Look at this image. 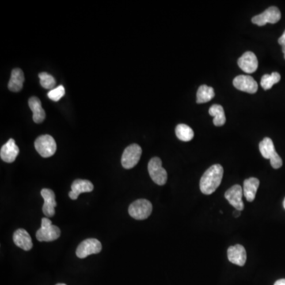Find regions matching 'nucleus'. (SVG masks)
<instances>
[{
    "mask_svg": "<svg viewBox=\"0 0 285 285\" xmlns=\"http://www.w3.org/2000/svg\"><path fill=\"white\" fill-rule=\"evenodd\" d=\"M224 168L220 164H215L204 172L200 180V188L202 194L211 195L215 192L222 182Z\"/></svg>",
    "mask_w": 285,
    "mask_h": 285,
    "instance_id": "f257e3e1",
    "label": "nucleus"
},
{
    "mask_svg": "<svg viewBox=\"0 0 285 285\" xmlns=\"http://www.w3.org/2000/svg\"><path fill=\"white\" fill-rule=\"evenodd\" d=\"M259 150L263 158L270 160V164L274 169H279L283 165L282 158L276 152L275 146L272 140L266 137L259 144Z\"/></svg>",
    "mask_w": 285,
    "mask_h": 285,
    "instance_id": "f03ea898",
    "label": "nucleus"
},
{
    "mask_svg": "<svg viewBox=\"0 0 285 285\" xmlns=\"http://www.w3.org/2000/svg\"><path fill=\"white\" fill-rule=\"evenodd\" d=\"M61 232L58 226L52 224L48 218H43L42 220V226L36 232V240L40 242L55 241L59 238Z\"/></svg>",
    "mask_w": 285,
    "mask_h": 285,
    "instance_id": "7ed1b4c3",
    "label": "nucleus"
},
{
    "mask_svg": "<svg viewBox=\"0 0 285 285\" xmlns=\"http://www.w3.org/2000/svg\"><path fill=\"white\" fill-rule=\"evenodd\" d=\"M152 212V204L148 200H137L128 208L130 215L137 220H146L150 216Z\"/></svg>",
    "mask_w": 285,
    "mask_h": 285,
    "instance_id": "20e7f679",
    "label": "nucleus"
},
{
    "mask_svg": "<svg viewBox=\"0 0 285 285\" xmlns=\"http://www.w3.org/2000/svg\"><path fill=\"white\" fill-rule=\"evenodd\" d=\"M35 149L43 158H48L56 152V144L54 137L50 135H42L34 142Z\"/></svg>",
    "mask_w": 285,
    "mask_h": 285,
    "instance_id": "39448f33",
    "label": "nucleus"
},
{
    "mask_svg": "<svg viewBox=\"0 0 285 285\" xmlns=\"http://www.w3.org/2000/svg\"><path fill=\"white\" fill-rule=\"evenodd\" d=\"M148 173L152 180L158 186H164L168 180V172L162 166V160L158 157L152 158L149 161Z\"/></svg>",
    "mask_w": 285,
    "mask_h": 285,
    "instance_id": "423d86ee",
    "label": "nucleus"
},
{
    "mask_svg": "<svg viewBox=\"0 0 285 285\" xmlns=\"http://www.w3.org/2000/svg\"><path fill=\"white\" fill-rule=\"evenodd\" d=\"M142 148L136 144L130 145L124 150L122 157V165L124 169H132L137 165L140 160Z\"/></svg>",
    "mask_w": 285,
    "mask_h": 285,
    "instance_id": "0eeeda50",
    "label": "nucleus"
},
{
    "mask_svg": "<svg viewBox=\"0 0 285 285\" xmlns=\"http://www.w3.org/2000/svg\"><path fill=\"white\" fill-rule=\"evenodd\" d=\"M282 18V13L276 6H270L263 13L254 16L252 18V22L259 26H263L267 23L275 24Z\"/></svg>",
    "mask_w": 285,
    "mask_h": 285,
    "instance_id": "6e6552de",
    "label": "nucleus"
},
{
    "mask_svg": "<svg viewBox=\"0 0 285 285\" xmlns=\"http://www.w3.org/2000/svg\"><path fill=\"white\" fill-rule=\"evenodd\" d=\"M102 249V246L100 241L96 238H88L78 246L76 250V255L80 258H85L89 255L100 253Z\"/></svg>",
    "mask_w": 285,
    "mask_h": 285,
    "instance_id": "1a4fd4ad",
    "label": "nucleus"
},
{
    "mask_svg": "<svg viewBox=\"0 0 285 285\" xmlns=\"http://www.w3.org/2000/svg\"><path fill=\"white\" fill-rule=\"evenodd\" d=\"M224 196L230 203V206H233L236 210H238V211L244 210V204L242 202L244 190H242V187L240 186V184H234L230 187L225 192Z\"/></svg>",
    "mask_w": 285,
    "mask_h": 285,
    "instance_id": "9d476101",
    "label": "nucleus"
},
{
    "mask_svg": "<svg viewBox=\"0 0 285 285\" xmlns=\"http://www.w3.org/2000/svg\"><path fill=\"white\" fill-rule=\"evenodd\" d=\"M233 85L236 89L249 94H255L258 90V86L254 78L245 74L236 77L233 80Z\"/></svg>",
    "mask_w": 285,
    "mask_h": 285,
    "instance_id": "9b49d317",
    "label": "nucleus"
},
{
    "mask_svg": "<svg viewBox=\"0 0 285 285\" xmlns=\"http://www.w3.org/2000/svg\"><path fill=\"white\" fill-rule=\"evenodd\" d=\"M238 65L244 72L250 74L255 72L258 68V60L254 52H246L245 54L238 60Z\"/></svg>",
    "mask_w": 285,
    "mask_h": 285,
    "instance_id": "f8f14e48",
    "label": "nucleus"
},
{
    "mask_svg": "<svg viewBox=\"0 0 285 285\" xmlns=\"http://www.w3.org/2000/svg\"><path fill=\"white\" fill-rule=\"evenodd\" d=\"M42 196L44 199V204L42 211L44 215L48 217H52L55 215V208L56 207V196L54 191L50 188H43L40 191Z\"/></svg>",
    "mask_w": 285,
    "mask_h": 285,
    "instance_id": "ddd939ff",
    "label": "nucleus"
},
{
    "mask_svg": "<svg viewBox=\"0 0 285 285\" xmlns=\"http://www.w3.org/2000/svg\"><path fill=\"white\" fill-rule=\"evenodd\" d=\"M228 258L232 264L244 266L246 262V251L245 248L240 244L232 246L228 248Z\"/></svg>",
    "mask_w": 285,
    "mask_h": 285,
    "instance_id": "4468645a",
    "label": "nucleus"
},
{
    "mask_svg": "<svg viewBox=\"0 0 285 285\" xmlns=\"http://www.w3.org/2000/svg\"><path fill=\"white\" fill-rule=\"evenodd\" d=\"M19 154L18 146L16 144L14 139H10L8 142L1 148L0 150V157L2 161L8 164H12L17 158Z\"/></svg>",
    "mask_w": 285,
    "mask_h": 285,
    "instance_id": "2eb2a0df",
    "label": "nucleus"
},
{
    "mask_svg": "<svg viewBox=\"0 0 285 285\" xmlns=\"http://www.w3.org/2000/svg\"><path fill=\"white\" fill-rule=\"evenodd\" d=\"M94 186L90 180L76 179L72 184V191L69 192V198L72 200H76L82 192H92Z\"/></svg>",
    "mask_w": 285,
    "mask_h": 285,
    "instance_id": "dca6fc26",
    "label": "nucleus"
},
{
    "mask_svg": "<svg viewBox=\"0 0 285 285\" xmlns=\"http://www.w3.org/2000/svg\"><path fill=\"white\" fill-rule=\"evenodd\" d=\"M14 242L17 246L26 251L30 250L32 247V238L25 229H18L14 233Z\"/></svg>",
    "mask_w": 285,
    "mask_h": 285,
    "instance_id": "f3484780",
    "label": "nucleus"
},
{
    "mask_svg": "<svg viewBox=\"0 0 285 285\" xmlns=\"http://www.w3.org/2000/svg\"><path fill=\"white\" fill-rule=\"evenodd\" d=\"M28 106L32 112V120L35 123L40 124L46 119V112L42 108V102L38 97H31L28 99Z\"/></svg>",
    "mask_w": 285,
    "mask_h": 285,
    "instance_id": "a211bd4d",
    "label": "nucleus"
},
{
    "mask_svg": "<svg viewBox=\"0 0 285 285\" xmlns=\"http://www.w3.org/2000/svg\"><path fill=\"white\" fill-rule=\"evenodd\" d=\"M259 184L260 182L256 178H250L244 180L242 190H244V196H245L247 202H252L254 200Z\"/></svg>",
    "mask_w": 285,
    "mask_h": 285,
    "instance_id": "6ab92c4d",
    "label": "nucleus"
},
{
    "mask_svg": "<svg viewBox=\"0 0 285 285\" xmlns=\"http://www.w3.org/2000/svg\"><path fill=\"white\" fill-rule=\"evenodd\" d=\"M25 76L20 68L13 69L12 77L8 82V89L12 92H19L22 89Z\"/></svg>",
    "mask_w": 285,
    "mask_h": 285,
    "instance_id": "aec40b11",
    "label": "nucleus"
},
{
    "mask_svg": "<svg viewBox=\"0 0 285 285\" xmlns=\"http://www.w3.org/2000/svg\"><path fill=\"white\" fill-rule=\"evenodd\" d=\"M209 114L214 118L213 124L216 126L220 127L226 123V116H225L224 110L220 104H213L210 107L208 110Z\"/></svg>",
    "mask_w": 285,
    "mask_h": 285,
    "instance_id": "412c9836",
    "label": "nucleus"
},
{
    "mask_svg": "<svg viewBox=\"0 0 285 285\" xmlns=\"http://www.w3.org/2000/svg\"><path fill=\"white\" fill-rule=\"evenodd\" d=\"M214 97H215V92L212 88L206 85L200 86L198 88L196 93V103L202 104V103L208 102Z\"/></svg>",
    "mask_w": 285,
    "mask_h": 285,
    "instance_id": "4be33fe9",
    "label": "nucleus"
},
{
    "mask_svg": "<svg viewBox=\"0 0 285 285\" xmlns=\"http://www.w3.org/2000/svg\"><path fill=\"white\" fill-rule=\"evenodd\" d=\"M175 133L180 140L188 142L192 140L194 137V130L184 124H180L176 127Z\"/></svg>",
    "mask_w": 285,
    "mask_h": 285,
    "instance_id": "5701e85b",
    "label": "nucleus"
},
{
    "mask_svg": "<svg viewBox=\"0 0 285 285\" xmlns=\"http://www.w3.org/2000/svg\"><path fill=\"white\" fill-rule=\"evenodd\" d=\"M282 77L278 72H272L271 74H264L260 80V86L264 90H268L274 86V84L280 82Z\"/></svg>",
    "mask_w": 285,
    "mask_h": 285,
    "instance_id": "b1692460",
    "label": "nucleus"
},
{
    "mask_svg": "<svg viewBox=\"0 0 285 285\" xmlns=\"http://www.w3.org/2000/svg\"><path fill=\"white\" fill-rule=\"evenodd\" d=\"M38 76L40 78V84L42 88H44V89L50 90L54 89L56 82L54 76L47 72H40V74H38Z\"/></svg>",
    "mask_w": 285,
    "mask_h": 285,
    "instance_id": "393cba45",
    "label": "nucleus"
},
{
    "mask_svg": "<svg viewBox=\"0 0 285 285\" xmlns=\"http://www.w3.org/2000/svg\"><path fill=\"white\" fill-rule=\"evenodd\" d=\"M64 86L60 85L58 86L56 88H54V90H50L48 93V97L50 98V99H51L52 101L58 102L64 97Z\"/></svg>",
    "mask_w": 285,
    "mask_h": 285,
    "instance_id": "a878e982",
    "label": "nucleus"
},
{
    "mask_svg": "<svg viewBox=\"0 0 285 285\" xmlns=\"http://www.w3.org/2000/svg\"><path fill=\"white\" fill-rule=\"evenodd\" d=\"M278 43H279L282 47H285V31L280 38L278 39Z\"/></svg>",
    "mask_w": 285,
    "mask_h": 285,
    "instance_id": "bb28decb",
    "label": "nucleus"
},
{
    "mask_svg": "<svg viewBox=\"0 0 285 285\" xmlns=\"http://www.w3.org/2000/svg\"><path fill=\"white\" fill-rule=\"evenodd\" d=\"M274 285H285V279L278 280V282H276Z\"/></svg>",
    "mask_w": 285,
    "mask_h": 285,
    "instance_id": "cd10ccee",
    "label": "nucleus"
},
{
    "mask_svg": "<svg viewBox=\"0 0 285 285\" xmlns=\"http://www.w3.org/2000/svg\"><path fill=\"white\" fill-rule=\"evenodd\" d=\"M240 215H241V211H238V210H236V211L234 212V217H236V218H238V217L240 216Z\"/></svg>",
    "mask_w": 285,
    "mask_h": 285,
    "instance_id": "c85d7f7f",
    "label": "nucleus"
},
{
    "mask_svg": "<svg viewBox=\"0 0 285 285\" xmlns=\"http://www.w3.org/2000/svg\"><path fill=\"white\" fill-rule=\"evenodd\" d=\"M282 52H283L284 57V59H285V47L282 48Z\"/></svg>",
    "mask_w": 285,
    "mask_h": 285,
    "instance_id": "c756f323",
    "label": "nucleus"
},
{
    "mask_svg": "<svg viewBox=\"0 0 285 285\" xmlns=\"http://www.w3.org/2000/svg\"><path fill=\"white\" fill-rule=\"evenodd\" d=\"M283 206H284V208L285 209V198H284V200Z\"/></svg>",
    "mask_w": 285,
    "mask_h": 285,
    "instance_id": "7c9ffc66",
    "label": "nucleus"
},
{
    "mask_svg": "<svg viewBox=\"0 0 285 285\" xmlns=\"http://www.w3.org/2000/svg\"><path fill=\"white\" fill-rule=\"evenodd\" d=\"M56 285H66V284H57Z\"/></svg>",
    "mask_w": 285,
    "mask_h": 285,
    "instance_id": "2f4dec72",
    "label": "nucleus"
}]
</instances>
